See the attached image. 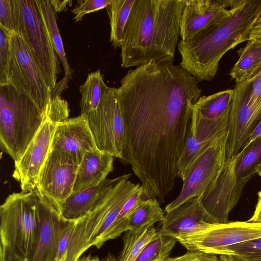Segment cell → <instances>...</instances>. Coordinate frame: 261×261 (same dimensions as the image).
<instances>
[{
  "instance_id": "ee69618b",
  "label": "cell",
  "mask_w": 261,
  "mask_h": 261,
  "mask_svg": "<svg viewBox=\"0 0 261 261\" xmlns=\"http://www.w3.org/2000/svg\"><path fill=\"white\" fill-rule=\"evenodd\" d=\"M51 6L54 10L57 12H60L62 11H65L67 4L71 2V1H49Z\"/></svg>"
},
{
  "instance_id": "8d00e7d4",
  "label": "cell",
  "mask_w": 261,
  "mask_h": 261,
  "mask_svg": "<svg viewBox=\"0 0 261 261\" xmlns=\"http://www.w3.org/2000/svg\"><path fill=\"white\" fill-rule=\"evenodd\" d=\"M0 29L7 34L13 31L12 0H0Z\"/></svg>"
},
{
  "instance_id": "d6a6232c",
  "label": "cell",
  "mask_w": 261,
  "mask_h": 261,
  "mask_svg": "<svg viewBox=\"0 0 261 261\" xmlns=\"http://www.w3.org/2000/svg\"><path fill=\"white\" fill-rule=\"evenodd\" d=\"M217 255L229 256L241 261H261V238L226 247Z\"/></svg>"
},
{
  "instance_id": "7c38bea8",
  "label": "cell",
  "mask_w": 261,
  "mask_h": 261,
  "mask_svg": "<svg viewBox=\"0 0 261 261\" xmlns=\"http://www.w3.org/2000/svg\"><path fill=\"white\" fill-rule=\"evenodd\" d=\"M241 154L239 152L227 158L219 175L202 195V203L210 223L229 222V215L238 204L249 181L240 179L237 174L236 166Z\"/></svg>"
},
{
  "instance_id": "277c9868",
  "label": "cell",
  "mask_w": 261,
  "mask_h": 261,
  "mask_svg": "<svg viewBox=\"0 0 261 261\" xmlns=\"http://www.w3.org/2000/svg\"><path fill=\"white\" fill-rule=\"evenodd\" d=\"M132 174L118 177L101 200L85 216L75 222L65 261H77L90 247L99 248L100 241L117 218L125 202L140 188L129 180Z\"/></svg>"
},
{
  "instance_id": "e575fe53",
  "label": "cell",
  "mask_w": 261,
  "mask_h": 261,
  "mask_svg": "<svg viewBox=\"0 0 261 261\" xmlns=\"http://www.w3.org/2000/svg\"><path fill=\"white\" fill-rule=\"evenodd\" d=\"M250 88L248 103L256 116L261 120V69L250 79Z\"/></svg>"
},
{
  "instance_id": "d590c367",
  "label": "cell",
  "mask_w": 261,
  "mask_h": 261,
  "mask_svg": "<svg viewBox=\"0 0 261 261\" xmlns=\"http://www.w3.org/2000/svg\"><path fill=\"white\" fill-rule=\"evenodd\" d=\"M9 48L8 34L0 29V87L9 85L6 75Z\"/></svg>"
},
{
  "instance_id": "8fae6325",
  "label": "cell",
  "mask_w": 261,
  "mask_h": 261,
  "mask_svg": "<svg viewBox=\"0 0 261 261\" xmlns=\"http://www.w3.org/2000/svg\"><path fill=\"white\" fill-rule=\"evenodd\" d=\"M87 116L97 149L121 160L125 134L116 88L109 87L97 108Z\"/></svg>"
},
{
  "instance_id": "d4e9b609",
  "label": "cell",
  "mask_w": 261,
  "mask_h": 261,
  "mask_svg": "<svg viewBox=\"0 0 261 261\" xmlns=\"http://www.w3.org/2000/svg\"><path fill=\"white\" fill-rule=\"evenodd\" d=\"M109 89L100 70L89 73L85 83L80 86V114L88 115L95 110Z\"/></svg>"
},
{
  "instance_id": "e0dca14e",
  "label": "cell",
  "mask_w": 261,
  "mask_h": 261,
  "mask_svg": "<svg viewBox=\"0 0 261 261\" xmlns=\"http://www.w3.org/2000/svg\"><path fill=\"white\" fill-rule=\"evenodd\" d=\"M50 149L61 152L80 165L85 153L97 149L86 115L58 122Z\"/></svg>"
},
{
  "instance_id": "836d02e7",
  "label": "cell",
  "mask_w": 261,
  "mask_h": 261,
  "mask_svg": "<svg viewBox=\"0 0 261 261\" xmlns=\"http://www.w3.org/2000/svg\"><path fill=\"white\" fill-rule=\"evenodd\" d=\"M78 2L79 6L71 11L75 15L73 19L76 22L81 21L87 14L107 8L111 0H82Z\"/></svg>"
},
{
  "instance_id": "ffe728a7",
  "label": "cell",
  "mask_w": 261,
  "mask_h": 261,
  "mask_svg": "<svg viewBox=\"0 0 261 261\" xmlns=\"http://www.w3.org/2000/svg\"><path fill=\"white\" fill-rule=\"evenodd\" d=\"M202 197L201 195L191 198L177 208L165 213L157 232L175 238L179 234L198 231L212 226L214 224L207 221Z\"/></svg>"
},
{
  "instance_id": "52a82bcc",
  "label": "cell",
  "mask_w": 261,
  "mask_h": 261,
  "mask_svg": "<svg viewBox=\"0 0 261 261\" xmlns=\"http://www.w3.org/2000/svg\"><path fill=\"white\" fill-rule=\"evenodd\" d=\"M9 48L6 68L9 85L48 114L51 89L28 43L19 33L8 34Z\"/></svg>"
},
{
  "instance_id": "9c48e42d",
  "label": "cell",
  "mask_w": 261,
  "mask_h": 261,
  "mask_svg": "<svg viewBox=\"0 0 261 261\" xmlns=\"http://www.w3.org/2000/svg\"><path fill=\"white\" fill-rule=\"evenodd\" d=\"M261 238V222H228L214 224L198 231L181 233L175 239L188 251L217 255L223 248Z\"/></svg>"
},
{
  "instance_id": "2e32d148",
  "label": "cell",
  "mask_w": 261,
  "mask_h": 261,
  "mask_svg": "<svg viewBox=\"0 0 261 261\" xmlns=\"http://www.w3.org/2000/svg\"><path fill=\"white\" fill-rule=\"evenodd\" d=\"M251 80L237 83L229 114L226 147L227 158L237 154L260 121L248 103Z\"/></svg>"
},
{
  "instance_id": "3957f363",
  "label": "cell",
  "mask_w": 261,
  "mask_h": 261,
  "mask_svg": "<svg viewBox=\"0 0 261 261\" xmlns=\"http://www.w3.org/2000/svg\"><path fill=\"white\" fill-rule=\"evenodd\" d=\"M229 5L227 16L178 42L179 65L198 82L214 79L223 55L248 40L252 27L261 16V0H231Z\"/></svg>"
},
{
  "instance_id": "5bb4252c",
  "label": "cell",
  "mask_w": 261,
  "mask_h": 261,
  "mask_svg": "<svg viewBox=\"0 0 261 261\" xmlns=\"http://www.w3.org/2000/svg\"><path fill=\"white\" fill-rule=\"evenodd\" d=\"M78 167L66 154L50 149L35 189L58 210L73 192Z\"/></svg>"
},
{
  "instance_id": "74e56055",
  "label": "cell",
  "mask_w": 261,
  "mask_h": 261,
  "mask_svg": "<svg viewBox=\"0 0 261 261\" xmlns=\"http://www.w3.org/2000/svg\"><path fill=\"white\" fill-rule=\"evenodd\" d=\"M75 222H67L63 227L60 236L57 259H64L65 261L69 241L75 226Z\"/></svg>"
},
{
  "instance_id": "f35d334b",
  "label": "cell",
  "mask_w": 261,
  "mask_h": 261,
  "mask_svg": "<svg viewBox=\"0 0 261 261\" xmlns=\"http://www.w3.org/2000/svg\"><path fill=\"white\" fill-rule=\"evenodd\" d=\"M163 261H220L218 255L199 251H188L176 257H168Z\"/></svg>"
},
{
  "instance_id": "b9f144b4",
  "label": "cell",
  "mask_w": 261,
  "mask_h": 261,
  "mask_svg": "<svg viewBox=\"0 0 261 261\" xmlns=\"http://www.w3.org/2000/svg\"><path fill=\"white\" fill-rule=\"evenodd\" d=\"M258 199L255 211L252 217L247 220L249 222H261V191L257 193Z\"/></svg>"
},
{
  "instance_id": "7bdbcfd3",
  "label": "cell",
  "mask_w": 261,
  "mask_h": 261,
  "mask_svg": "<svg viewBox=\"0 0 261 261\" xmlns=\"http://www.w3.org/2000/svg\"><path fill=\"white\" fill-rule=\"evenodd\" d=\"M261 136V120L258 123V124L257 125L256 127H255L254 130L250 136V137L249 138L248 140L246 142V143L244 144L243 146L242 147L241 150L244 149L246 148L250 144H251L252 142H253L255 140H256L257 138ZM240 150V151H241Z\"/></svg>"
},
{
  "instance_id": "ab89813d",
  "label": "cell",
  "mask_w": 261,
  "mask_h": 261,
  "mask_svg": "<svg viewBox=\"0 0 261 261\" xmlns=\"http://www.w3.org/2000/svg\"><path fill=\"white\" fill-rule=\"evenodd\" d=\"M0 261H27L9 247L1 244Z\"/></svg>"
},
{
  "instance_id": "60d3db41",
  "label": "cell",
  "mask_w": 261,
  "mask_h": 261,
  "mask_svg": "<svg viewBox=\"0 0 261 261\" xmlns=\"http://www.w3.org/2000/svg\"><path fill=\"white\" fill-rule=\"evenodd\" d=\"M253 40L261 42V16L254 23L248 36V40Z\"/></svg>"
},
{
  "instance_id": "4fadbf2b",
  "label": "cell",
  "mask_w": 261,
  "mask_h": 261,
  "mask_svg": "<svg viewBox=\"0 0 261 261\" xmlns=\"http://www.w3.org/2000/svg\"><path fill=\"white\" fill-rule=\"evenodd\" d=\"M229 114L215 119L207 118L193 106L190 126L177 165V177L184 182L212 141L228 130Z\"/></svg>"
},
{
  "instance_id": "8992f818",
  "label": "cell",
  "mask_w": 261,
  "mask_h": 261,
  "mask_svg": "<svg viewBox=\"0 0 261 261\" xmlns=\"http://www.w3.org/2000/svg\"><path fill=\"white\" fill-rule=\"evenodd\" d=\"M1 243L28 261L35 247L39 217L35 190L10 194L0 208Z\"/></svg>"
},
{
  "instance_id": "ba28073f",
  "label": "cell",
  "mask_w": 261,
  "mask_h": 261,
  "mask_svg": "<svg viewBox=\"0 0 261 261\" xmlns=\"http://www.w3.org/2000/svg\"><path fill=\"white\" fill-rule=\"evenodd\" d=\"M13 31L20 34L33 53L48 86L57 84V58L42 14L35 0H12Z\"/></svg>"
},
{
  "instance_id": "484cf974",
  "label": "cell",
  "mask_w": 261,
  "mask_h": 261,
  "mask_svg": "<svg viewBox=\"0 0 261 261\" xmlns=\"http://www.w3.org/2000/svg\"><path fill=\"white\" fill-rule=\"evenodd\" d=\"M135 0H111L107 7L110 20V42L114 49L121 48L124 29Z\"/></svg>"
},
{
  "instance_id": "83f0119b",
  "label": "cell",
  "mask_w": 261,
  "mask_h": 261,
  "mask_svg": "<svg viewBox=\"0 0 261 261\" xmlns=\"http://www.w3.org/2000/svg\"><path fill=\"white\" fill-rule=\"evenodd\" d=\"M154 226L145 230H127L123 237V245L118 261H135L143 248L158 234Z\"/></svg>"
},
{
  "instance_id": "f6af8a7d",
  "label": "cell",
  "mask_w": 261,
  "mask_h": 261,
  "mask_svg": "<svg viewBox=\"0 0 261 261\" xmlns=\"http://www.w3.org/2000/svg\"><path fill=\"white\" fill-rule=\"evenodd\" d=\"M99 258L92 257L90 254L81 257L77 261H98Z\"/></svg>"
},
{
  "instance_id": "ac0fdd59",
  "label": "cell",
  "mask_w": 261,
  "mask_h": 261,
  "mask_svg": "<svg viewBox=\"0 0 261 261\" xmlns=\"http://www.w3.org/2000/svg\"><path fill=\"white\" fill-rule=\"evenodd\" d=\"M39 229L34 250L28 261H55L57 259L60 236L67 222L56 206L37 189Z\"/></svg>"
},
{
  "instance_id": "c3c4849f",
  "label": "cell",
  "mask_w": 261,
  "mask_h": 261,
  "mask_svg": "<svg viewBox=\"0 0 261 261\" xmlns=\"http://www.w3.org/2000/svg\"><path fill=\"white\" fill-rule=\"evenodd\" d=\"M256 172L257 174H258L261 177V165L257 168Z\"/></svg>"
},
{
  "instance_id": "5b68a950",
  "label": "cell",
  "mask_w": 261,
  "mask_h": 261,
  "mask_svg": "<svg viewBox=\"0 0 261 261\" xmlns=\"http://www.w3.org/2000/svg\"><path fill=\"white\" fill-rule=\"evenodd\" d=\"M0 87L1 147L15 162L22 156L47 114L11 85Z\"/></svg>"
},
{
  "instance_id": "7402d4cb",
  "label": "cell",
  "mask_w": 261,
  "mask_h": 261,
  "mask_svg": "<svg viewBox=\"0 0 261 261\" xmlns=\"http://www.w3.org/2000/svg\"><path fill=\"white\" fill-rule=\"evenodd\" d=\"M114 158L98 149L86 152L79 165L72 193L93 186L107 178L114 170Z\"/></svg>"
},
{
  "instance_id": "30bf717a",
  "label": "cell",
  "mask_w": 261,
  "mask_h": 261,
  "mask_svg": "<svg viewBox=\"0 0 261 261\" xmlns=\"http://www.w3.org/2000/svg\"><path fill=\"white\" fill-rule=\"evenodd\" d=\"M228 130L216 138L199 158L183 182L177 197L164 210L169 213L191 198L203 195L224 167L227 159Z\"/></svg>"
},
{
  "instance_id": "7dc6e473",
  "label": "cell",
  "mask_w": 261,
  "mask_h": 261,
  "mask_svg": "<svg viewBox=\"0 0 261 261\" xmlns=\"http://www.w3.org/2000/svg\"><path fill=\"white\" fill-rule=\"evenodd\" d=\"M219 256L220 261H241L229 256L223 255H220Z\"/></svg>"
},
{
  "instance_id": "7a4b0ae2",
  "label": "cell",
  "mask_w": 261,
  "mask_h": 261,
  "mask_svg": "<svg viewBox=\"0 0 261 261\" xmlns=\"http://www.w3.org/2000/svg\"><path fill=\"white\" fill-rule=\"evenodd\" d=\"M184 6L185 0H135L120 48L122 67L173 63Z\"/></svg>"
},
{
  "instance_id": "9a60e30c",
  "label": "cell",
  "mask_w": 261,
  "mask_h": 261,
  "mask_svg": "<svg viewBox=\"0 0 261 261\" xmlns=\"http://www.w3.org/2000/svg\"><path fill=\"white\" fill-rule=\"evenodd\" d=\"M57 123L47 115L22 156L14 162L12 176L19 183L22 191L35 189L50 150Z\"/></svg>"
},
{
  "instance_id": "4316f807",
  "label": "cell",
  "mask_w": 261,
  "mask_h": 261,
  "mask_svg": "<svg viewBox=\"0 0 261 261\" xmlns=\"http://www.w3.org/2000/svg\"><path fill=\"white\" fill-rule=\"evenodd\" d=\"M233 90L227 89L208 96H201L193 105L203 117L215 119L229 114Z\"/></svg>"
},
{
  "instance_id": "f1b7e54d",
  "label": "cell",
  "mask_w": 261,
  "mask_h": 261,
  "mask_svg": "<svg viewBox=\"0 0 261 261\" xmlns=\"http://www.w3.org/2000/svg\"><path fill=\"white\" fill-rule=\"evenodd\" d=\"M46 23L56 54L59 56L66 76L71 77L72 70L68 63L62 38L58 27L55 11L50 1L48 0H35Z\"/></svg>"
},
{
  "instance_id": "cb8c5ba5",
  "label": "cell",
  "mask_w": 261,
  "mask_h": 261,
  "mask_svg": "<svg viewBox=\"0 0 261 261\" xmlns=\"http://www.w3.org/2000/svg\"><path fill=\"white\" fill-rule=\"evenodd\" d=\"M164 215L157 198L143 199L128 216L127 230L138 232L147 229L162 221Z\"/></svg>"
},
{
  "instance_id": "6da1fadb",
  "label": "cell",
  "mask_w": 261,
  "mask_h": 261,
  "mask_svg": "<svg viewBox=\"0 0 261 261\" xmlns=\"http://www.w3.org/2000/svg\"><path fill=\"white\" fill-rule=\"evenodd\" d=\"M116 92L124 126L123 163L141 182L145 198L172 191L201 97L198 81L180 65L150 61L128 70Z\"/></svg>"
},
{
  "instance_id": "603a6c76",
  "label": "cell",
  "mask_w": 261,
  "mask_h": 261,
  "mask_svg": "<svg viewBox=\"0 0 261 261\" xmlns=\"http://www.w3.org/2000/svg\"><path fill=\"white\" fill-rule=\"evenodd\" d=\"M238 54L239 58L230 72L236 84L250 80L261 69V42L248 40Z\"/></svg>"
},
{
  "instance_id": "1f68e13d",
  "label": "cell",
  "mask_w": 261,
  "mask_h": 261,
  "mask_svg": "<svg viewBox=\"0 0 261 261\" xmlns=\"http://www.w3.org/2000/svg\"><path fill=\"white\" fill-rule=\"evenodd\" d=\"M177 240L158 233L142 250L135 261H163L169 257Z\"/></svg>"
},
{
  "instance_id": "4dcf8cb0",
  "label": "cell",
  "mask_w": 261,
  "mask_h": 261,
  "mask_svg": "<svg viewBox=\"0 0 261 261\" xmlns=\"http://www.w3.org/2000/svg\"><path fill=\"white\" fill-rule=\"evenodd\" d=\"M142 195L143 188L141 185L138 190L125 202L114 223L101 238L99 248L107 241L116 239L127 231L128 217L143 200Z\"/></svg>"
},
{
  "instance_id": "d6986e66",
  "label": "cell",
  "mask_w": 261,
  "mask_h": 261,
  "mask_svg": "<svg viewBox=\"0 0 261 261\" xmlns=\"http://www.w3.org/2000/svg\"><path fill=\"white\" fill-rule=\"evenodd\" d=\"M229 1L185 0L180 22V37L185 41L227 16Z\"/></svg>"
},
{
  "instance_id": "44dd1931",
  "label": "cell",
  "mask_w": 261,
  "mask_h": 261,
  "mask_svg": "<svg viewBox=\"0 0 261 261\" xmlns=\"http://www.w3.org/2000/svg\"><path fill=\"white\" fill-rule=\"evenodd\" d=\"M117 179L118 177L106 178L93 186L72 193L58 206L61 218L70 222L76 221L85 216L101 200Z\"/></svg>"
},
{
  "instance_id": "bcb514c9",
  "label": "cell",
  "mask_w": 261,
  "mask_h": 261,
  "mask_svg": "<svg viewBox=\"0 0 261 261\" xmlns=\"http://www.w3.org/2000/svg\"><path fill=\"white\" fill-rule=\"evenodd\" d=\"M98 261H118V260L113 255L109 253L105 257L102 259H99Z\"/></svg>"
},
{
  "instance_id": "f546056e",
  "label": "cell",
  "mask_w": 261,
  "mask_h": 261,
  "mask_svg": "<svg viewBox=\"0 0 261 261\" xmlns=\"http://www.w3.org/2000/svg\"><path fill=\"white\" fill-rule=\"evenodd\" d=\"M240 152L241 154L236 166L237 176L250 180L257 174L256 169L261 165V136Z\"/></svg>"
}]
</instances>
